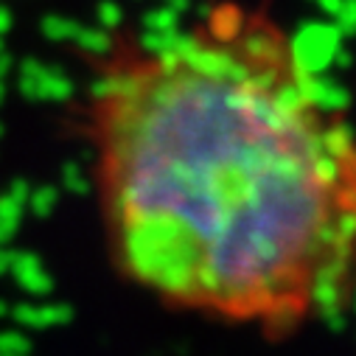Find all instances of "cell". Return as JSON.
I'll use <instances>...</instances> for the list:
<instances>
[{"label":"cell","mask_w":356,"mask_h":356,"mask_svg":"<svg viewBox=\"0 0 356 356\" xmlns=\"http://www.w3.org/2000/svg\"><path fill=\"white\" fill-rule=\"evenodd\" d=\"M84 135L110 258L157 303L278 339L350 298L356 132L261 9L115 40Z\"/></svg>","instance_id":"cell-1"}]
</instances>
